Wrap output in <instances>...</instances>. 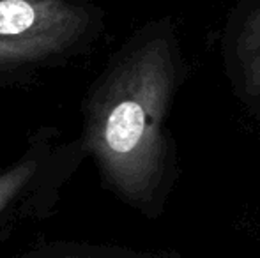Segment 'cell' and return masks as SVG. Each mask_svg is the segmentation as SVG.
<instances>
[{"mask_svg": "<svg viewBox=\"0 0 260 258\" xmlns=\"http://www.w3.org/2000/svg\"><path fill=\"white\" fill-rule=\"evenodd\" d=\"M188 76L177 27L165 16L122 46L87 103L85 141L105 182L147 217L163 212L177 182L168 122Z\"/></svg>", "mask_w": 260, "mask_h": 258, "instance_id": "6da1fadb", "label": "cell"}, {"mask_svg": "<svg viewBox=\"0 0 260 258\" xmlns=\"http://www.w3.org/2000/svg\"><path fill=\"white\" fill-rule=\"evenodd\" d=\"M90 23L89 7L71 0H0V71L66 52Z\"/></svg>", "mask_w": 260, "mask_h": 258, "instance_id": "7a4b0ae2", "label": "cell"}, {"mask_svg": "<svg viewBox=\"0 0 260 258\" xmlns=\"http://www.w3.org/2000/svg\"><path fill=\"white\" fill-rule=\"evenodd\" d=\"M223 71L236 99L260 122V0H237L219 35Z\"/></svg>", "mask_w": 260, "mask_h": 258, "instance_id": "3957f363", "label": "cell"}, {"mask_svg": "<svg viewBox=\"0 0 260 258\" xmlns=\"http://www.w3.org/2000/svg\"><path fill=\"white\" fill-rule=\"evenodd\" d=\"M34 170H36L34 163L23 161L0 175V214L9 205L11 200L20 193L21 188L28 182V179L32 177Z\"/></svg>", "mask_w": 260, "mask_h": 258, "instance_id": "277c9868", "label": "cell"}, {"mask_svg": "<svg viewBox=\"0 0 260 258\" xmlns=\"http://www.w3.org/2000/svg\"><path fill=\"white\" fill-rule=\"evenodd\" d=\"M138 258H182V256L174 255V253H159V255H142Z\"/></svg>", "mask_w": 260, "mask_h": 258, "instance_id": "5b68a950", "label": "cell"}]
</instances>
